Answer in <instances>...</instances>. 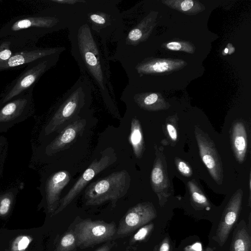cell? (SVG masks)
<instances>
[{"mask_svg": "<svg viewBox=\"0 0 251 251\" xmlns=\"http://www.w3.org/2000/svg\"><path fill=\"white\" fill-rule=\"evenodd\" d=\"M64 49L62 47L42 48L37 46L25 48L15 52L7 62L0 65V72L21 69L38 59L60 54Z\"/></svg>", "mask_w": 251, "mask_h": 251, "instance_id": "12", "label": "cell"}, {"mask_svg": "<svg viewBox=\"0 0 251 251\" xmlns=\"http://www.w3.org/2000/svg\"><path fill=\"white\" fill-rule=\"evenodd\" d=\"M114 245V242H111L110 241H109L108 242H106L105 244L97 249L95 251H110Z\"/></svg>", "mask_w": 251, "mask_h": 251, "instance_id": "34", "label": "cell"}, {"mask_svg": "<svg viewBox=\"0 0 251 251\" xmlns=\"http://www.w3.org/2000/svg\"><path fill=\"white\" fill-rule=\"evenodd\" d=\"M153 226V224L150 223L140 227L130 239L129 244L132 245L137 242L144 240L151 233Z\"/></svg>", "mask_w": 251, "mask_h": 251, "instance_id": "24", "label": "cell"}, {"mask_svg": "<svg viewBox=\"0 0 251 251\" xmlns=\"http://www.w3.org/2000/svg\"><path fill=\"white\" fill-rule=\"evenodd\" d=\"M77 247L73 225L72 224L61 235L54 251H73Z\"/></svg>", "mask_w": 251, "mask_h": 251, "instance_id": "20", "label": "cell"}, {"mask_svg": "<svg viewBox=\"0 0 251 251\" xmlns=\"http://www.w3.org/2000/svg\"><path fill=\"white\" fill-rule=\"evenodd\" d=\"M151 182L153 190L157 193L164 189L165 176L161 166L157 161L154 165L151 173Z\"/></svg>", "mask_w": 251, "mask_h": 251, "instance_id": "22", "label": "cell"}, {"mask_svg": "<svg viewBox=\"0 0 251 251\" xmlns=\"http://www.w3.org/2000/svg\"><path fill=\"white\" fill-rule=\"evenodd\" d=\"M189 187L193 201L199 205L208 207L209 203L206 197L200 189L192 181L189 182Z\"/></svg>", "mask_w": 251, "mask_h": 251, "instance_id": "23", "label": "cell"}, {"mask_svg": "<svg viewBox=\"0 0 251 251\" xmlns=\"http://www.w3.org/2000/svg\"><path fill=\"white\" fill-rule=\"evenodd\" d=\"M225 53H227V52H228V49H226L225 50Z\"/></svg>", "mask_w": 251, "mask_h": 251, "instance_id": "38", "label": "cell"}, {"mask_svg": "<svg viewBox=\"0 0 251 251\" xmlns=\"http://www.w3.org/2000/svg\"><path fill=\"white\" fill-rule=\"evenodd\" d=\"M129 140L135 156L140 158L144 151V142L140 122L135 118L131 122Z\"/></svg>", "mask_w": 251, "mask_h": 251, "instance_id": "17", "label": "cell"}, {"mask_svg": "<svg viewBox=\"0 0 251 251\" xmlns=\"http://www.w3.org/2000/svg\"><path fill=\"white\" fill-rule=\"evenodd\" d=\"M193 5V1L191 0H186L181 4V7L182 10L187 11L191 9Z\"/></svg>", "mask_w": 251, "mask_h": 251, "instance_id": "35", "label": "cell"}, {"mask_svg": "<svg viewBox=\"0 0 251 251\" xmlns=\"http://www.w3.org/2000/svg\"><path fill=\"white\" fill-rule=\"evenodd\" d=\"M86 125L85 119L78 117L64 127L53 139L41 145L33 151L35 160L50 158L69 148L81 135Z\"/></svg>", "mask_w": 251, "mask_h": 251, "instance_id": "9", "label": "cell"}, {"mask_svg": "<svg viewBox=\"0 0 251 251\" xmlns=\"http://www.w3.org/2000/svg\"><path fill=\"white\" fill-rule=\"evenodd\" d=\"M72 224L77 247L81 249L110 241L115 236L117 229L113 222L107 223L90 218L77 219L76 218Z\"/></svg>", "mask_w": 251, "mask_h": 251, "instance_id": "6", "label": "cell"}, {"mask_svg": "<svg viewBox=\"0 0 251 251\" xmlns=\"http://www.w3.org/2000/svg\"><path fill=\"white\" fill-rule=\"evenodd\" d=\"M131 177L125 170L114 172L90 184L85 189V205L95 206L110 201L113 207L127 192Z\"/></svg>", "mask_w": 251, "mask_h": 251, "instance_id": "4", "label": "cell"}, {"mask_svg": "<svg viewBox=\"0 0 251 251\" xmlns=\"http://www.w3.org/2000/svg\"><path fill=\"white\" fill-rule=\"evenodd\" d=\"M243 191L238 190L232 196L226 207L216 231V239L221 246L226 241L240 213Z\"/></svg>", "mask_w": 251, "mask_h": 251, "instance_id": "14", "label": "cell"}, {"mask_svg": "<svg viewBox=\"0 0 251 251\" xmlns=\"http://www.w3.org/2000/svg\"><path fill=\"white\" fill-rule=\"evenodd\" d=\"M196 137L203 163L215 181L221 184L223 180L222 163L213 143L202 133L197 132Z\"/></svg>", "mask_w": 251, "mask_h": 251, "instance_id": "13", "label": "cell"}, {"mask_svg": "<svg viewBox=\"0 0 251 251\" xmlns=\"http://www.w3.org/2000/svg\"><path fill=\"white\" fill-rule=\"evenodd\" d=\"M60 22L56 12L51 8L34 14L18 16L0 28V38L20 37L37 44L43 36L56 30Z\"/></svg>", "mask_w": 251, "mask_h": 251, "instance_id": "2", "label": "cell"}, {"mask_svg": "<svg viewBox=\"0 0 251 251\" xmlns=\"http://www.w3.org/2000/svg\"><path fill=\"white\" fill-rule=\"evenodd\" d=\"M19 190V187H13L0 194V216L9 212Z\"/></svg>", "mask_w": 251, "mask_h": 251, "instance_id": "21", "label": "cell"}, {"mask_svg": "<svg viewBox=\"0 0 251 251\" xmlns=\"http://www.w3.org/2000/svg\"><path fill=\"white\" fill-rule=\"evenodd\" d=\"M232 145L237 160L240 163L243 162L247 151L248 140L245 126L241 122L236 123L233 126Z\"/></svg>", "mask_w": 251, "mask_h": 251, "instance_id": "16", "label": "cell"}, {"mask_svg": "<svg viewBox=\"0 0 251 251\" xmlns=\"http://www.w3.org/2000/svg\"><path fill=\"white\" fill-rule=\"evenodd\" d=\"M69 38L72 54L81 71L92 77L102 92H106L108 67L105 66L89 25L85 22L78 25L76 30L71 31Z\"/></svg>", "mask_w": 251, "mask_h": 251, "instance_id": "1", "label": "cell"}, {"mask_svg": "<svg viewBox=\"0 0 251 251\" xmlns=\"http://www.w3.org/2000/svg\"><path fill=\"white\" fill-rule=\"evenodd\" d=\"M33 88L0 107V132H6L15 125L31 116L34 111Z\"/></svg>", "mask_w": 251, "mask_h": 251, "instance_id": "7", "label": "cell"}, {"mask_svg": "<svg viewBox=\"0 0 251 251\" xmlns=\"http://www.w3.org/2000/svg\"><path fill=\"white\" fill-rule=\"evenodd\" d=\"M153 251H158V246H156L154 249H153Z\"/></svg>", "mask_w": 251, "mask_h": 251, "instance_id": "37", "label": "cell"}, {"mask_svg": "<svg viewBox=\"0 0 251 251\" xmlns=\"http://www.w3.org/2000/svg\"><path fill=\"white\" fill-rule=\"evenodd\" d=\"M168 49L173 50H178L180 49L181 45L177 42H170L167 45Z\"/></svg>", "mask_w": 251, "mask_h": 251, "instance_id": "36", "label": "cell"}, {"mask_svg": "<svg viewBox=\"0 0 251 251\" xmlns=\"http://www.w3.org/2000/svg\"><path fill=\"white\" fill-rule=\"evenodd\" d=\"M51 1L57 3L58 4H74L76 3H85V0H52Z\"/></svg>", "mask_w": 251, "mask_h": 251, "instance_id": "33", "label": "cell"}, {"mask_svg": "<svg viewBox=\"0 0 251 251\" xmlns=\"http://www.w3.org/2000/svg\"><path fill=\"white\" fill-rule=\"evenodd\" d=\"M32 238L29 236L21 235L17 237L13 242L12 251H24L28 247Z\"/></svg>", "mask_w": 251, "mask_h": 251, "instance_id": "25", "label": "cell"}, {"mask_svg": "<svg viewBox=\"0 0 251 251\" xmlns=\"http://www.w3.org/2000/svg\"><path fill=\"white\" fill-rule=\"evenodd\" d=\"M158 99L156 94H151L146 97L144 100V103L146 105H150L155 102Z\"/></svg>", "mask_w": 251, "mask_h": 251, "instance_id": "30", "label": "cell"}, {"mask_svg": "<svg viewBox=\"0 0 251 251\" xmlns=\"http://www.w3.org/2000/svg\"><path fill=\"white\" fill-rule=\"evenodd\" d=\"M0 133H1L0 132Z\"/></svg>", "mask_w": 251, "mask_h": 251, "instance_id": "39", "label": "cell"}, {"mask_svg": "<svg viewBox=\"0 0 251 251\" xmlns=\"http://www.w3.org/2000/svg\"><path fill=\"white\" fill-rule=\"evenodd\" d=\"M59 54L48 56L27 65L0 93V107L29 89L34 88L41 76L56 64Z\"/></svg>", "mask_w": 251, "mask_h": 251, "instance_id": "5", "label": "cell"}, {"mask_svg": "<svg viewBox=\"0 0 251 251\" xmlns=\"http://www.w3.org/2000/svg\"><path fill=\"white\" fill-rule=\"evenodd\" d=\"M170 246L169 239L167 237H165L158 249V251H170Z\"/></svg>", "mask_w": 251, "mask_h": 251, "instance_id": "32", "label": "cell"}, {"mask_svg": "<svg viewBox=\"0 0 251 251\" xmlns=\"http://www.w3.org/2000/svg\"><path fill=\"white\" fill-rule=\"evenodd\" d=\"M156 217V211L151 203H138L129 209L122 218L115 235L126 236L147 224Z\"/></svg>", "mask_w": 251, "mask_h": 251, "instance_id": "10", "label": "cell"}, {"mask_svg": "<svg viewBox=\"0 0 251 251\" xmlns=\"http://www.w3.org/2000/svg\"><path fill=\"white\" fill-rule=\"evenodd\" d=\"M231 245V251H251V237L245 223L238 228Z\"/></svg>", "mask_w": 251, "mask_h": 251, "instance_id": "18", "label": "cell"}, {"mask_svg": "<svg viewBox=\"0 0 251 251\" xmlns=\"http://www.w3.org/2000/svg\"><path fill=\"white\" fill-rule=\"evenodd\" d=\"M101 154L100 159H95L91 163L66 195L60 200L59 205L52 216L62 212L78 196L88 182L117 160L114 150L110 148L106 149Z\"/></svg>", "mask_w": 251, "mask_h": 251, "instance_id": "8", "label": "cell"}, {"mask_svg": "<svg viewBox=\"0 0 251 251\" xmlns=\"http://www.w3.org/2000/svg\"><path fill=\"white\" fill-rule=\"evenodd\" d=\"M36 44L20 37L7 36L0 38V65L7 62L18 50Z\"/></svg>", "mask_w": 251, "mask_h": 251, "instance_id": "15", "label": "cell"}, {"mask_svg": "<svg viewBox=\"0 0 251 251\" xmlns=\"http://www.w3.org/2000/svg\"><path fill=\"white\" fill-rule=\"evenodd\" d=\"M70 179V173L63 170L43 176L40 188L43 193L49 213L52 214L57 208L60 194Z\"/></svg>", "mask_w": 251, "mask_h": 251, "instance_id": "11", "label": "cell"}, {"mask_svg": "<svg viewBox=\"0 0 251 251\" xmlns=\"http://www.w3.org/2000/svg\"><path fill=\"white\" fill-rule=\"evenodd\" d=\"M177 165L178 170L181 174L187 176L191 175L192 173L191 170L185 162L179 161Z\"/></svg>", "mask_w": 251, "mask_h": 251, "instance_id": "27", "label": "cell"}, {"mask_svg": "<svg viewBox=\"0 0 251 251\" xmlns=\"http://www.w3.org/2000/svg\"><path fill=\"white\" fill-rule=\"evenodd\" d=\"M152 69L157 72H163L168 69V64L165 62H158L152 66Z\"/></svg>", "mask_w": 251, "mask_h": 251, "instance_id": "28", "label": "cell"}, {"mask_svg": "<svg viewBox=\"0 0 251 251\" xmlns=\"http://www.w3.org/2000/svg\"><path fill=\"white\" fill-rule=\"evenodd\" d=\"M108 14L105 12L97 11H92L88 12L87 24L90 28L97 32H100V30L102 29L104 27L110 25L109 22L110 20L108 16Z\"/></svg>", "mask_w": 251, "mask_h": 251, "instance_id": "19", "label": "cell"}, {"mask_svg": "<svg viewBox=\"0 0 251 251\" xmlns=\"http://www.w3.org/2000/svg\"><path fill=\"white\" fill-rule=\"evenodd\" d=\"M7 151L8 141L7 138L3 136H0V177L3 173Z\"/></svg>", "mask_w": 251, "mask_h": 251, "instance_id": "26", "label": "cell"}, {"mask_svg": "<svg viewBox=\"0 0 251 251\" xmlns=\"http://www.w3.org/2000/svg\"><path fill=\"white\" fill-rule=\"evenodd\" d=\"M184 250V251H204L202 249L201 243L199 242L186 246Z\"/></svg>", "mask_w": 251, "mask_h": 251, "instance_id": "29", "label": "cell"}, {"mask_svg": "<svg viewBox=\"0 0 251 251\" xmlns=\"http://www.w3.org/2000/svg\"><path fill=\"white\" fill-rule=\"evenodd\" d=\"M88 86L78 80L68 92L63 101L43 126L40 133V140L54 132H59L65 127V125L78 117V114L84 106L91 90Z\"/></svg>", "mask_w": 251, "mask_h": 251, "instance_id": "3", "label": "cell"}, {"mask_svg": "<svg viewBox=\"0 0 251 251\" xmlns=\"http://www.w3.org/2000/svg\"><path fill=\"white\" fill-rule=\"evenodd\" d=\"M167 129L171 138L173 140L176 141L177 139V132L175 127L172 125L168 124Z\"/></svg>", "mask_w": 251, "mask_h": 251, "instance_id": "31", "label": "cell"}]
</instances>
